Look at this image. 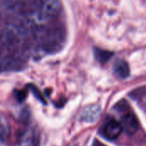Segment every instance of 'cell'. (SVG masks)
<instances>
[{
  "instance_id": "1",
  "label": "cell",
  "mask_w": 146,
  "mask_h": 146,
  "mask_svg": "<svg viewBox=\"0 0 146 146\" xmlns=\"http://www.w3.org/2000/svg\"><path fill=\"white\" fill-rule=\"evenodd\" d=\"M33 37L38 40L41 48L48 53H55L61 50L65 40V31L59 24L43 26L39 28H32Z\"/></svg>"
},
{
  "instance_id": "2",
  "label": "cell",
  "mask_w": 146,
  "mask_h": 146,
  "mask_svg": "<svg viewBox=\"0 0 146 146\" xmlns=\"http://www.w3.org/2000/svg\"><path fill=\"white\" fill-rule=\"evenodd\" d=\"M2 4L9 10L20 15H28L40 10L43 0H1Z\"/></svg>"
},
{
  "instance_id": "3",
  "label": "cell",
  "mask_w": 146,
  "mask_h": 146,
  "mask_svg": "<svg viewBox=\"0 0 146 146\" xmlns=\"http://www.w3.org/2000/svg\"><path fill=\"white\" fill-rule=\"evenodd\" d=\"M62 8L61 0H44L43 1L40 12L44 18L55 19L61 14Z\"/></svg>"
},
{
  "instance_id": "4",
  "label": "cell",
  "mask_w": 146,
  "mask_h": 146,
  "mask_svg": "<svg viewBox=\"0 0 146 146\" xmlns=\"http://www.w3.org/2000/svg\"><path fill=\"white\" fill-rule=\"evenodd\" d=\"M122 130L123 128L121 122L115 120H110L104 126L103 133L106 139L110 140H114L121 134Z\"/></svg>"
},
{
  "instance_id": "5",
  "label": "cell",
  "mask_w": 146,
  "mask_h": 146,
  "mask_svg": "<svg viewBox=\"0 0 146 146\" xmlns=\"http://www.w3.org/2000/svg\"><path fill=\"white\" fill-rule=\"evenodd\" d=\"M121 126L123 130L128 135H133L137 133L139 128V122L135 115L132 113H127L122 116Z\"/></svg>"
},
{
  "instance_id": "6",
  "label": "cell",
  "mask_w": 146,
  "mask_h": 146,
  "mask_svg": "<svg viewBox=\"0 0 146 146\" xmlns=\"http://www.w3.org/2000/svg\"><path fill=\"white\" fill-rule=\"evenodd\" d=\"M113 71L115 75L120 79H126L130 74L129 66L124 60H117L113 66Z\"/></svg>"
},
{
  "instance_id": "7",
  "label": "cell",
  "mask_w": 146,
  "mask_h": 146,
  "mask_svg": "<svg viewBox=\"0 0 146 146\" xmlns=\"http://www.w3.org/2000/svg\"><path fill=\"white\" fill-rule=\"evenodd\" d=\"M100 115V108L96 105L87 107L82 113L81 119L86 122H93Z\"/></svg>"
},
{
  "instance_id": "8",
  "label": "cell",
  "mask_w": 146,
  "mask_h": 146,
  "mask_svg": "<svg viewBox=\"0 0 146 146\" xmlns=\"http://www.w3.org/2000/svg\"><path fill=\"white\" fill-rule=\"evenodd\" d=\"M94 53H95L96 59L100 63H102V64L107 62L111 58V56H113V53L111 51L105 50H102V49H98V48L95 49Z\"/></svg>"
},
{
  "instance_id": "9",
  "label": "cell",
  "mask_w": 146,
  "mask_h": 146,
  "mask_svg": "<svg viewBox=\"0 0 146 146\" xmlns=\"http://www.w3.org/2000/svg\"><path fill=\"white\" fill-rule=\"evenodd\" d=\"M9 134V126L6 121L0 119V139H6Z\"/></svg>"
},
{
  "instance_id": "10",
  "label": "cell",
  "mask_w": 146,
  "mask_h": 146,
  "mask_svg": "<svg viewBox=\"0 0 146 146\" xmlns=\"http://www.w3.org/2000/svg\"><path fill=\"white\" fill-rule=\"evenodd\" d=\"M139 104H141V106L146 111V91H142V94L141 97L139 96Z\"/></svg>"
},
{
  "instance_id": "11",
  "label": "cell",
  "mask_w": 146,
  "mask_h": 146,
  "mask_svg": "<svg viewBox=\"0 0 146 146\" xmlns=\"http://www.w3.org/2000/svg\"><path fill=\"white\" fill-rule=\"evenodd\" d=\"M31 88H32V90H33V94L38 98V99H39L41 102H43V103H44V99H43V97L39 94V92H38V90L36 88V87H33V86H31Z\"/></svg>"
}]
</instances>
